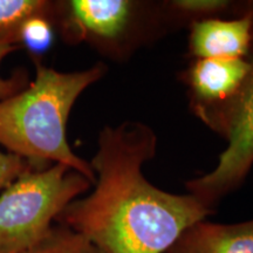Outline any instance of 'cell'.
Returning a JSON list of instances; mask_svg holds the SVG:
<instances>
[{
  "instance_id": "9",
  "label": "cell",
  "mask_w": 253,
  "mask_h": 253,
  "mask_svg": "<svg viewBox=\"0 0 253 253\" xmlns=\"http://www.w3.org/2000/svg\"><path fill=\"white\" fill-rule=\"evenodd\" d=\"M55 2L45 0H0V42L19 45L24 24L34 17L55 18Z\"/></svg>"
},
{
  "instance_id": "13",
  "label": "cell",
  "mask_w": 253,
  "mask_h": 253,
  "mask_svg": "<svg viewBox=\"0 0 253 253\" xmlns=\"http://www.w3.org/2000/svg\"><path fill=\"white\" fill-rule=\"evenodd\" d=\"M33 168L36 167L23 157L0 150V190L7 188L23 173Z\"/></svg>"
},
{
  "instance_id": "5",
  "label": "cell",
  "mask_w": 253,
  "mask_h": 253,
  "mask_svg": "<svg viewBox=\"0 0 253 253\" xmlns=\"http://www.w3.org/2000/svg\"><path fill=\"white\" fill-rule=\"evenodd\" d=\"M136 4L126 0H71L56 2L54 21L69 42L115 43L134 23Z\"/></svg>"
},
{
  "instance_id": "8",
  "label": "cell",
  "mask_w": 253,
  "mask_h": 253,
  "mask_svg": "<svg viewBox=\"0 0 253 253\" xmlns=\"http://www.w3.org/2000/svg\"><path fill=\"white\" fill-rule=\"evenodd\" d=\"M167 253H253V219L237 224L197 221Z\"/></svg>"
},
{
  "instance_id": "12",
  "label": "cell",
  "mask_w": 253,
  "mask_h": 253,
  "mask_svg": "<svg viewBox=\"0 0 253 253\" xmlns=\"http://www.w3.org/2000/svg\"><path fill=\"white\" fill-rule=\"evenodd\" d=\"M18 48L19 46L17 45L0 42V65L6 56ZM28 84H30V81H28L27 74L23 71L14 72L9 78H4L0 75V101L8 99L20 90L25 89L28 86Z\"/></svg>"
},
{
  "instance_id": "11",
  "label": "cell",
  "mask_w": 253,
  "mask_h": 253,
  "mask_svg": "<svg viewBox=\"0 0 253 253\" xmlns=\"http://www.w3.org/2000/svg\"><path fill=\"white\" fill-rule=\"evenodd\" d=\"M53 23L54 19L43 15L31 18L21 28L19 45L36 56L47 52L54 40Z\"/></svg>"
},
{
  "instance_id": "3",
  "label": "cell",
  "mask_w": 253,
  "mask_h": 253,
  "mask_svg": "<svg viewBox=\"0 0 253 253\" xmlns=\"http://www.w3.org/2000/svg\"><path fill=\"white\" fill-rule=\"evenodd\" d=\"M91 184L62 164L23 173L0 194V253H21L38 244L53 221Z\"/></svg>"
},
{
  "instance_id": "15",
  "label": "cell",
  "mask_w": 253,
  "mask_h": 253,
  "mask_svg": "<svg viewBox=\"0 0 253 253\" xmlns=\"http://www.w3.org/2000/svg\"><path fill=\"white\" fill-rule=\"evenodd\" d=\"M245 11L248 12V13H250V15H251V19H252V41H251V48H250V53L248 56V58H250V56H253V1L248 2Z\"/></svg>"
},
{
  "instance_id": "7",
  "label": "cell",
  "mask_w": 253,
  "mask_h": 253,
  "mask_svg": "<svg viewBox=\"0 0 253 253\" xmlns=\"http://www.w3.org/2000/svg\"><path fill=\"white\" fill-rule=\"evenodd\" d=\"M190 49L197 59H246L252 41V19L248 12L239 18L195 21Z\"/></svg>"
},
{
  "instance_id": "10",
  "label": "cell",
  "mask_w": 253,
  "mask_h": 253,
  "mask_svg": "<svg viewBox=\"0 0 253 253\" xmlns=\"http://www.w3.org/2000/svg\"><path fill=\"white\" fill-rule=\"evenodd\" d=\"M21 253H101L87 238L69 227L53 225L38 244Z\"/></svg>"
},
{
  "instance_id": "6",
  "label": "cell",
  "mask_w": 253,
  "mask_h": 253,
  "mask_svg": "<svg viewBox=\"0 0 253 253\" xmlns=\"http://www.w3.org/2000/svg\"><path fill=\"white\" fill-rule=\"evenodd\" d=\"M251 69L248 59H197L189 69L195 109L204 121L237 94Z\"/></svg>"
},
{
  "instance_id": "2",
  "label": "cell",
  "mask_w": 253,
  "mask_h": 253,
  "mask_svg": "<svg viewBox=\"0 0 253 253\" xmlns=\"http://www.w3.org/2000/svg\"><path fill=\"white\" fill-rule=\"evenodd\" d=\"M95 65L59 72L36 61V78L25 89L0 101V144L36 168L62 164L93 183L90 163L74 154L67 141V121L79 96L103 77Z\"/></svg>"
},
{
  "instance_id": "14",
  "label": "cell",
  "mask_w": 253,
  "mask_h": 253,
  "mask_svg": "<svg viewBox=\"0 0 253 253\" xmlns=\"http://www.w3.org/2000/svg\"><path fill=\"white\" fill-rule=\"evenodd\" d=\"M172 7L185 14L207 15L221 12L229 7L230 2L224 0H177L171 2Z\"/></svg>"
},
{
  "instance_id": "1",
  "label": "cell",
  "mask_w": 253,
  "mask_h": 253,
  "mask_svg": "<svg viewBox=\"0 0 253 253\" xmlns=\"http://www.w3.org/2000/svg\"><path fill=\"white\" fill-rule=\"evenodd\" d=\"M156 148V135L143 123L104 126L90 162L94 190L73 201L56 221L101 253H167L213 209L195 196L170 194L145 179L142 167Z\"/></svg>"
},
{
  "instance_id": "4",
  "label": "cell",
  "mask_w": 253,
  "mask_h": 253,
  "mask_svg": "<svg viewBox=\"0 0 253 253\" xmlns=\"http://www.w3.org/2000/svg\"><path fill=\"white\" fill-rule=\"evenodd\" d=\"M244 84L225 106L205 120L227 141L212 171L186 183L189 194L212 209L244 182L253 166V56Z\"/></svg>"
}]
</instances>
